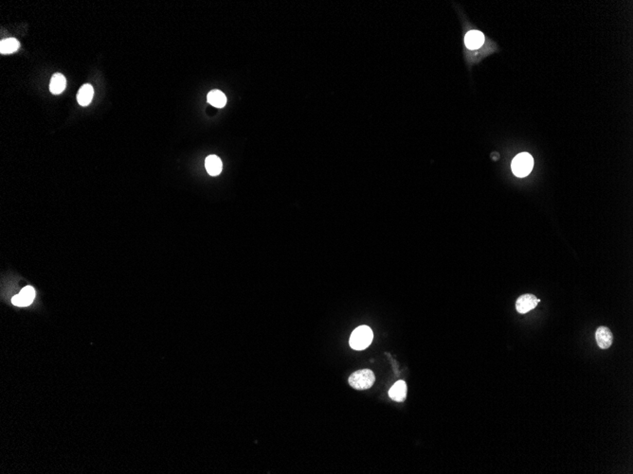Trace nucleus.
<instances>
[{
  "mask_svg": "<svg viewBox=\"0 0 633 474\" xmlns=\"http://www.w3.org/2000/svg\"><path fill=\"white\" fill-rule=\"evenodd\" d=\"M373 338V330L367 326H360L352 332L349 343L353 349L363 350L372 343Z\"/></svg>",
  "mask_w": 633,
  "mask_h": 474,
  "instance_id": "obj_1",
  "label": "nucleus"
},
{
  "mask_svg": "<svg viewBox=\"0 0 633 474\" xmlns=\"http://www.w3.org/2000/svg\"><path fill=\"white\" fill-rule=\"evenodd\" d=\"M348 381L351 386L356 390H367L374 385L376 376L371 369H361L354 372Z\"/></svg>",
  "mask_w": 633,
  "mask_h": 474,
  "instance_id": "obj_2",
  "label": "nucleus"
},
{
  "mask_svg": "<svg viewBox=\"0 0 633 474\" xmlns=\"http://www.w3.org/2000/svg\"><path fill=\"white\" fill-rule=\"evenodd\" d=\"M534 159L531 154L522 152L517 154L512 162V171L517 177L527 176L533 170Z\"/></svg>",
  "mask_w": 633,
  "mask_h": 474,
  "instance_id": "obj_3",
  "label": "nucleus"
},
{
  "mask_svg": "<svg viewBox=\"0 0 633 474\" xmlns=\"http://www.w3.org/2000/svg\"><path fill=\"white\" fill-rule=\"evenodd\" d=\"M540 302L534 294H526L519 296L516 302V309L519 313H526L534 309Z\"/></svg>",
  "mask_w": 633,
  "mask_h": 474,
  "instance_id": "obj_4",
  "label": "nucleus"
},
{
  "mask_svg": "<svg viewBox=\"0 0 633 474\" xmlns=\"http://www.w3.org/2000/svg\"><path fill=\"white\" fill-rule=\"evenodd\" d=\"M595 339L600 348L607 349L612 345L613 341V336L610 328L607 327H599L595 332Z\"/></svg>",
  "mask_w": 633,
  "mask_h": 474,
  "instance_id": "obj_5",
  "label": "nucleus"
},
{
  "mask_svg": "<svg viewBox=\"0 0 633 474\" xmlns=\"http://www.w3.org/2000/svg\"><path fill=\"white\" fill-rule=\"evenodd\" d=\"M390 398L397 402H403L407 397V384L404 380H397L389 391Z\"/></svg>",
  "mask_w": 633,
  "mask_h": 474,
  "instance_id": "obj_6",
  "label": "nucleus"
},
{
  "mask_svg": "<svg viewBox=\"0 0 633 474\" xmlns=\"http://www.w3.org/2000/svg\"><path fill=\"white\" fill-rule=\"evenodd\" d=\"M465 43L469 49H479L484 43V36L479 31H470L466 34Z\"/></svg>",
  "mask_w": 633,
  "mask_h": 474,
  "instance_id": "obj_7",
  "label": "nucleus"
},
{
  "mask_svg": "<svg viewBox=\"0 0 633 474\" xmlns=\"http://www.w3.org/2000/svg\"><path fill=\"white\" fill-rule=\"evenodd\" d=\"M67 86V79L61 73H55L50 80V92L54 95L61 94Z\"/></svg>",
  "mask_w": 633,
  "mask_h": 474,
  "instance_id": "obj_8",
  "label": "nucleus"
},
{
  "mask_svg": "<svg viewBox=\"0 0 633 474\" xmlns=\"http://www.w3.org/2000/svg\"><path fill=\"white\" fill-rule=\"evenodd\" d=\"M205 167L208 173L212 176H217L222 171V161L217 155H209L206 158Z\"/></svg>",
  "mask_w": 633,
  "mask_h": 474,
  "instance_id": "obj_9",
  "label": "nucleus"
},
{
  "mask_svg": "<svg viewBox=\"0 0 633 474\" xmlns=\"http://www.w3.org/2000/svg\"><path fill=\"white\" fill-rule=\"evenodd\" d=\"M94 96L93 87L90 84H83L77 94V100L80 105L87 106L90 104Z\"/></svg>",
  "mask_w": 633,
  "mask_h": 474,
  "instance_id": "obj_10",
  "label": "nucleus"
},
{
  "mask_svg": "<svg viewBox=\"0 0 633 474\" xmlns=\"http://www.w3.org/2000/svg\"><path fill=\"white\" fill-rule=\"evenodd\" d=\"M208 102L217 108H222L227 103L226 95L220 90H213L208 94Z\"/></svg>",
  "mask_w": 633,
  "mask_h": 474,
  "instance_id": "obj_11",
  "label": "nucleus"
},
{
  "mask_svg": "<svg viewBox=\"0 0 633 474\" xmlns=\"http://www.w3.org/2000/svg\"><path fill=\"white\" fill-rule=\"evenodd\" d=\"M20 48V43L15 38L4 39L0 43V52L2 54H11L18 50Z\"/></svg>",
  "mask_w": 633,
  "mask_h": 474,
  "instance_id": "obj_12",
  "label": "nucleus"
},
{
  "mask_svg": "<svg viewBox=\"0 0 633 474\" xmlns=\"http://www.w3.org/2000/svg\"><path fill=\"white\" fill-rule=\"evenodd\" d=\"M19 294H20V296H21V298L23 300L24 307H26V306H29V305H31L33 303L34 297H35V290L32 286H27L24 289H22V291L20 292Z\"/></svg>",
  "mask_w": 633,
  "mask_h": 474,
  "instance_id": "obj_13",
  "label": "nucleus"
},
{
  "mask_svg": "<svg viewBox=\"0 0 633 474\" xmlns=\"http://www.w3.org/2000/svg\"><path fill=\"white\" fill-rule=\"evenodd\" d=\"M12 302H13L14 305H16L17 307H24V303H23V300H22L20 294L15 295L13 297V299H12Z\"/></svg>",
  "mask_w": 633,
  "mask_h": 474,
  "instance_id": "obj_14",
  "label": "nucleus"
}]
</instances>
